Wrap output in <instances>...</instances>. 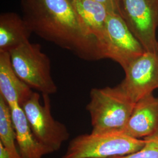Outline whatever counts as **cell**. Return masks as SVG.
Wrapping results in <instances>:
<instances>
[{
    "mask_svg": "<svg viewBox=\"0 0 158 158\" xmlns=\"http://www.w3.org/2000/svg\"><path fill=\"white\" fill-rule=\"evenodd\" d=\"M70 1L91 33L98 40L101 48V43L104 36L106 21L109 14L107 8L95 0Z\"/></svg>",
    "mask_w": 158,
    "mask_h": 158,
    "instance_id": "4fadbf2b",
    "label": "cell"
},
{
    "mask_svg": "<svg viewBox=\"0 0 158 158\" xmlns=\"http://www.w3.org/2000/svg\"><path fill=\"white\" fill-rule=\"evenodd\" d=\"M121 16L146 52H156L158 0H121Z\"/></svg>",
    "mask_w": 158,
    "mask_h": 158,
    "instance_id": "52a82bcc",
    "label": "cell"
},
{
    "mask_svg": "<svg viewBox=\"0 0 158 158\" xmlns=\"http://www.w3.org/2000/svg\"><path fill=\"white\" fill-rule=\"evenodd\" d=\"M12 66L19 78L42 94L57 91L51 74V61L37 44L27 42L9 52Z\"/></svg>",
    "mask_w": 158,
    "mask_h": 158,
    "instance_id": "277c9868",
    "label": "cell"
},
{
    "mask_svg": "<svg viewBox=\"0 0 158 158\" xmlns=\"http://www.w3.org/2000/svg\"><path fill=\"white\" fill-rule=\"evenodd\" d=\"M23 18L16 13L7 12L0 16V52H10L28 42L32 34Z\"/></svg>",
    "mask_w": 158,
    "mask_h": 158,
    "instance_id": "7c38bea8",
    "label": "cell"
},
{
    "mask_svg": "<svg viewBox=\"0 0 158 158\" xmlns=\"http://www.w3.org/2000/svg\"><path fill=\"white\" fill-rule=\"evenodd\" d=\"M19 78L12 66L8 52H0V96L11 107H21L34 91Z\"/></svg>",
    "mask_w": 158,
    "mask_h": 158,
    "instance_id": "30bf717a",
    "label": "cell"
},
{
    "mask_svg": "<svg viewBox=\"0 0 158 158\" xmlns=\"http://www.w3.org/2000/svg\"><path fill=\"white\" fill-rule=\"evenodd\" d=\"M42 97V104L40 94L34 92L21 107L35 137L51 153L60 149L70 133L65 125L53 117L49 96Z\"/></svg>",
    "mask_w": 158,
    "mask_h": 158,
    "instance_id": "5b68a950",
    "label": "cell"
},
{
    "mask_svg": "<svg viewBox=\"0 0 158 158\" xmlns=\"http://www.w3.org/2000/svg\"><path fill=\"white\" fill-rule=\"evenodd\" d=\"M101 50L104 59L118 63L124 71L146 52L122 17L111 12L107 18Z\"/></svg>",
    "mask_w": 158,
    "mask_h": 158,
    "instance_id": "8992f818",
    "label": "cell"
},
{
    "mask_svg": "<svg viewBox=\"0 0 158 158\" xmlns=\"http://www.w3.org/2000/svg\"><path fill=\"white\" fill-rule=\"evenodd\" d=\"M119 87L136 103L158 89V55L145 52L124 71Z\"/></svg>",
    "mask_w": 158,
    "mask_h": 158,
    "instance_id": "ba28073f",
    "label": "cell"
},
{
    "mask_svg": "<svg viewBox=\"0 0 158 158\" xmlns=\"http://www.w3.org/2000/svg\"><path fill=\"white\" fill-rule=\"evenodd\" d=\"M158 131V98L153 94L136 102L123 134L142 139Z\"/></svg>",
    "mask_w": 158,
    "mask_h": 158,
    "instance_id": "9c48e42d",
    "label": "cell"
},
{
    "mask_svg": "<svg viewBox=\"0 0 158 158\" xmlns=\"http://www.w3.org/2000/svg\"><path fill=\"white\" fill-rule=\"evenodd\" d=\"M145 139V145L141 149L130 154L111 158H158V131Z\"/></svg>",
    "mask_w": 158,
    "mask_h": 158,
    "instance_id": "9a60e30c",
    "label": "cell"
},
{
    "mask_svg": "<svg viewBox=\"0 0 158 158\" xmlns=\"http://www.w3.org/2000/svg\"><path fill=\"white\" fill-rule=\"evenodd\" d=\"M10 107L16 134L17 146L22 158H42L50 153L37 141L31 129L23 108L18 104Z\"/></svg>",
    "mask_w": 158,
    "mask_h": 158,
    "instance_id": "8fae6325",
    "label": "cell"
},
{
    "mask_svg": "<svg viewBox=\"0 0 158 158\" xmlns=\"http://www.w3.org/2000/svg\"><path fill=\"white\" fill-rule=\"evenodd\" d=\"M145 143V139H136L123 133L91 132L74 138L60 158H111L136 152Z\"/></svg>",
    "mask_w": 158,
    "mask_h": 158,
    "instance_id": "3957f363",
    "label": "cell"
},
{
    "mask_svg": "<svg viewBox=\"0 0 158 158\" xmlns=\"http://www.w3.org/2000/svg\"><path fill=\"white\" fill-rule=\"evenodd\" d=\"M135 105L118 85L92 89L86 106L90 116L91 133H122Z\"/></svg>",
    "mask_w": 158,
    "mask_h": 158,
    "instance_id": "7a4b0ae2",
    "label": "cell"
},
{
    "mask_svg": "<svg viewBox=\"0 0 158 158\" xmlns=\"http://www.w3.org/2000/svg\"><path fill=\"white\" fill-rule=\"evenodd\" d=\"M156 52H157L158 55V43H157V47H156Z\"/></svg>",
    "mask_w": 158,
    "mask_h": 158,
    "instance_id": "ac0fdd59",
    "label": "cell"
},
{
    "mask_svg": "<svg viewBox=\"0 0 158 158\" xmlns=\"http://www.w3.org/2000/svg\"><path fill=\"white\" fill-rule=\"evenodd\" d=\"M0 158H10L5 148L0 143Z\"/></svg>",
    "mask_w": 158,
    "mask_h": 158,
    "instance_id": "e0dca14e",
    "label": "cell"
},
{
    "mask_svg": "<svg viewBox=\"0 0 158 158\" xmlns=\"http://www.w3.org/2000/svg\"><path fill=\"white\" fill-rule=\"evenodd\" d=\"M21 4L32 32L86 61L104 59L98 40L70 0H21Z\"/></svg>",
    "mask_w": 158,
    "mask_h": 158,
    "instance_id": "6da1fadb",
    "label": "cell"
},
{
    "mask_svg": "<svg viewBox=\"0 0 158 158\" xmlns=\"http://www.w3.org/2000/svg\"><path fill=\"white\" fill-rule=\"evenodd\" d=\"M106 6L109 12L121 15V0H95Z\"/></svg>",
    "mask_w": 158,
    "mask_h": 158,
    "instance_id": "2e32d148",
    "label": "cell"
},
{
    "mask_svg": "<svg viewBox=\"0 0 158 158\" xmlns=\"http://www.w3.org/2000/svg\"><path fill=\"white\" fill-rule=\"evenodd\" d=\"M0 143L10 158H22L17 148L15 131L12 121L11 109L0 96Z\"/></svg>",
    "mask_w": 158,
    "mask_h": 158,
    "instance_id": "5bb4252c",
    "label": "cell"
}]
</instances>
